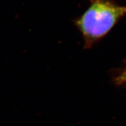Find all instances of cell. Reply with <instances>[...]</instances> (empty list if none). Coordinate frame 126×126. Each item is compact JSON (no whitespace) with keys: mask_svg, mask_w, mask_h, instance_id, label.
Returning <instances> with one entry per match:
<instances>
[{"mask_svg":"<svg viewBox=\"0 0 126 126\" xmlns=\"http://www.w3.org/2000/svg\"><path fill=\"white\" fill-rule=\"evenodd\" d=\"M89 7L74 24L83 36L85 47H90L108 33L126 16V6L115 0H88Z\"/></svg>","mask_w":126,"mask_h":126,"instance_id":"cell-1","label":"cell"},{"mask_svg":"<svg viewBox=\"0 0 126 126\" xmlns=\"http://www.w3.org/2000/svg\"><path fill=\"white\" fill-rule=\"evenodd\" d=\"M124 79H126V74L125 75H124Z\"/></svg>","mask_w":126,"mask_h":126,"instance_id":"cell-2","label":"cell"}]
</instances>
